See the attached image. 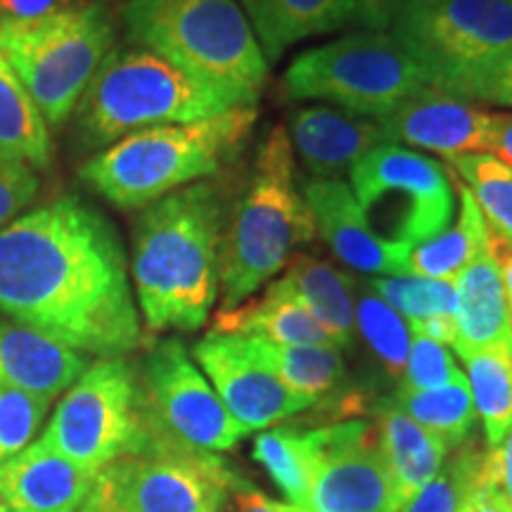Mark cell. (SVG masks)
Masks as SVG:
<instances>
[{
	"label": "cell",
	"instance_id": "1",
	"mask_svg": "<svg viewBox=\"0 0 512 512\" xmlns=\"http://www.w3.org/2000/svg\"><path fill=\"white\" fill-rule=\"evenodd\" d=\"M0 313L79 354L124 358L143 342L117 230L76 195L0 228Z\"/></svg>",
	"mask_w": 512,
	"mask_h": 512
},
{
	"label": "cell",
	"instance_id": "2",
	"mask_svg": "<svg viewBox=\"0 0 512 512\" xmlns=\"http://www.w3.org/2000/svg\"><path fill=\"white\" fill-rule=\"evenodd\" d=\"M228 207L211 181L185 185L143 214L133 230V285L150 332H192L219 297Z\"/></svg>",
	"mask_w": 512,
	"mask_h": 512
},
{
	"label": "cell",
	"instance_id": "3",
	"mask_svg": "<svg viewBox=\"0 0 512 512\" xmlns=\"http://www.w3.org/2000/svg\"><path fill=\"white\" fill-rule=\"evenodd\" d=\"M256 119L259 107L240 105L192 124L145 128L95 152L79 178L114 207H150L226 169L245 150Z\"/></svg>",
	"mask_w": 512,
	"mask_h": 512
},
{
	"label": "cell",
	"instance_id": "4",
	"mask_svg": "<svg viewBox=\"0 0 512 512\" xmlns=\"http://www.w3.org/2000/svg\"><path fill=\"white\" fill-rule=\"evenodd\" d=\"M318 230L294 183V152L283 126L259 143L254 171L228 211L221 247L219 290L235 309L290 264L294 249L311 245Z\"/></svg>",
	"mask_w": 512,
	"mask_h": 512
},
{
	"label": "cell",
	"instance_id": "5",
	"mask_svg": "<svg viewBox=\"0 0 512 512\" xmlns=\"http://www.w3.org/2000/svg\"><path fill=\"white\" fill-rule=\"evenodd\" d=\"M126 38L240 105H256L268 76L245 12L235 0H128Z\"/></svg>",
	"mask_w": 512,
	"mask_h": 512
},
{
	"label": "cell",
	"instance_id": "6",
	"mask_svg": "<svg viewBox=\"0 0 512 512\" xmlns=\"http://www.w3.org/2000/svg\"><path fill=\"white\" fill-rule=\"evenodd\" d=\"M240 107L164 57L121 48L105 57L76 105V136L86 150H105L145 128L192 124Z\"/></svg>",
	"mask_w": 512,
	"mask_h": 512
},
{
	"label": "cell",
	"instance_id": "7",
	"mask_svg": "<svg viewBox=\"0 0 512 512\" xmlns=\"http://www.w3.org/2000/svg\"><path fill=\"white\" fill-rule=\"evenodd\" d=\"M392 34L434 91L479 102L484 83L512 55V0H408Z\"/></svg>",
	"mask_w": 512,
	"mask_h": 512
},
{
	"label": "cell",
	"instance_id": "8",
	"mask_svg": "<svg viewBox=\"0 0 512 512\" xmlns=\"http://www.w3.org/2000/svg\"><path fill=\"white\" fill-rule=\"evenodd\" d=\"M112 46L110 15L98 3L34 19H0V53L48 126L72 117Z\"/></svg>",
	"mask_w": 512,
	"mask_h": 512
},
{
	"label": "cell",
	"instance_id": "9",
	"mask_svg": "<svg viewBox=\"0 0 512 512\" xmlns=\"http://www.w3.org/2000/svg\"><path fill=\"white\" fill-rule=\"evenodd\" d=\"M425 88H432L430 76L387 31L351 34L306 50L280 81L285 100H325L368 119H382Z\"/></svg>",
	"mask_w": 512,
	"mask_h": 512
},
{
	"label": "cell",
	"instance_id": "10",
	"mask_svg": "<svg viewBox=\"0 0 512 512\" xmlns=\"http://www.w3.org/2000/svg\"><path fill=\"white\" fill-rule=\"evenodd\" d=\"M136 380L145 451L216 456L249 434L226 411L178 339H164L147 351L136 368Z\"/></svg>",
	"mask_w": 512,
	"mask_h": 512
},
{
	"label": "cell",
	"instance_id": "11",
	"mask_svg": "<svg viewBox=\"0 0 512 512\" xmlns=\"http://www.w3.org/2000/svg\"><path fill=\"white\" fill-rule=\"evenodd\" d=\"M358 207L382 242L413 252L453 219V181L437 159L399 145H382L351 166Z\"/></svg>",
	"mask_w": 512,
	"mask_h": 512
},
{
	"label": "cell",
	"instance_id": "12",
	"mask_svg": "<svg viewBox=\"0 0 512 512\" xmlns=\"http://www.w3.org/2000/svg\"><path fill=\"white\" fill-rule=\"evenodd\" d=\"M41 441L91 475L121 456L143 453L136 368L126 358L88 366L57 403Z\"/></svg>",
	"mask_w": 512,
	"mask_h": 512
},
{
	"label": "cell",
	"instance_id": "13",
	"mask_svg": "<svg viewBox=\"0 0 512 512\" xmlns=\"http://www.w3.org/2000/svg\"><path fill=\"white\" fill-rule=\"evenodd\" d=\"M238 482L219 456L133 453L102 467L76 512H219Z\"/></svg>",
	"mask_w": 512,
	"mask_h": 512
},
{
	"label": "cell",
	"instance_id": "14",
	"mask_svg": "<svg viewBox=\"0 0 512 512\" xmlns=\"http://www.w3.org/2000/svg\"><path fill=\"white\" fill-rule=\"evenodd\" d=\"M309 434L313 512H401L375 425L351 420Z\"/></svg>",
	"mask_w": 512,
	"mask_h": 512
},
{
	"label": "cell",
	"instance_id": "15",
	"mask_svg": "<svg viewBox=\"0 0 512 512\" xmlns=\"http://www.w3.org/2000/svg\"><path fill=\"white\" fill-rule=\"evenodd\" d=\"M192 356L242 430H264L313 406L256 358L245 335L209 332L195 344Z\"/></svg>",
	"mask_w": 512,
	"mask_h": 512
},
{
	"label": "cell",
	"instance_id": "16",
	"mask_svg": "<svg viewBox=\"0 0 512 512\" xmlns=\"http://www.w3.org/2000/svg\"><path fill=\"white\" fill-rule=\"evenodd\" d=\"M377 121L392 145L418 147L446 157L448 162L463 155H482L489 145L491 112L434 88L403 100L396 110Z\"/></svg>",
	"mask_w": 512,
	"mask_h": 512
},
{
	"label": "cell",
	"instance_id": "17",
	"mask_svg": "<svg viewBox=\"0 0 512 512\" xmlns=\"http://www.w3.org/2000/svg\"><path fill=\"white\" fill-rule=\"evenodd\" d=\"M304 202L309 204L313 223L325 245L342 264L356 273L368 275H411V252L382 242L370 230L366 216L358 207L354 192L342 178H306L299 185Z\"/></svg>",
	"mask_w": 512,
	"mask_h": 512
},
{
	"label": "cell",
	"instance_id": "18",
	"mask_svg": "<svg viewBox=\"0 0 512 512\" xmlns=\"http://www.w3.org/2000/svg\"><path fill=\"white\" fill-rule=\"evenodd\" d=\"M287 136L292 152L316 178H339L368 152L392 145L377 119L356 117L328 105L294 110Z\"/></svg>",
	"mask_w": 512,
	"mask_h": 512
},
{
	"label": "cell",
	"instance_id": "19",
	"mask_svg": "<svg viewBox=\"0 0 512 512\" xmlns=\"http://www.w3.org/2000/svg\"><path fill=\"white\" fill-rule=\"evenodd\" d=\"M93 479L38 439L0 463V501L10 512H76Z\"/></svg>",
	"mask_w": 512,
	"mask_h": 512
},
{
	"label": "cell",
	"instance_id": "20",
	"mask_svg": "<svg viewBox=\"0 0 512 512\" xmlns=\"http://www.w3.org/2000/svg\"><path fill=\"white\" fill-rule=\"evenodd\" d=\"M88 368L86 356L41 332L0 318V389H27L55 399Z\"/></svg>",
	"mask_w": 512,
	"mask_h": 512
},
{
	"label": "cell",
	"instance_id": "21",
	"mask_svg": "<svg viewBox=\"0 0 512 512\" xmlns=\"http://www.w3.org/2000/svg\"><path fill=\"white\" fill-rule=\"evenodd\" d=\"M453 287L458 328L453 349L512 347V320L494 242H489L453 280Z\"/></svg>",
	"mask_w": 512,
	"mask_h": 512
},
{
	"label": "cell",
	"instance_id": "22",
	"mask_svg": "<svg viewBox=\"0 0 512 512\" xmlns=\"http://www.w3.org/2000/svg\"><path fill=\"white\" fill-rule=\"evenodd\" d=\"M211 332L223 335L264 337L275 344L297 347H335L318 320L297 302V297L278 278L266 285L259 297H249L235 309H221Z\"/></svg>",
	"mask_w": 512,
	"mask_h": 512
},
{
	"label": "cell",
	"instance_id": "23",
	"mask_svg": "<svg viewBox=\"0 0 512 512\" xmlns=\"http://www.w3.org/2000/svg\"><path fill=\"white\" fill-rule=\"evenodd\" d=\"M375 427L401 510L439 475L448 448L392 401L375 406Z\"/></svg>",
	"mask_w": 512,
	"mask_h": 512
},
{
	"label": "cell",
	"instance_id": "24",
	"mask_svg": "<svg viewBox=\"0 0 512 512\" xmlns=\"http://www.w3.org/2000/svg\"><path fill=\"white\" fill-rule=\"evenodd\" d=\"M278 280L318 320V325L328 332L337 349L354 344V278H347L316 256L299 254L290 259Z\"/></svg>",
	"mask_w": 512,
	"mask_h": 512
},
{
	"label": "cell",
	"instance_id": "25",
	"mask_svg": "<svg viewBox=\"0 0 512 512\" xmlns=\"http://www.w3.org/2000/svg\"><path fill=\"white\" fill-rule=\"evenodd\" d=\"M266 62L309 36L342 29V0H240Z\"/></svg>",
	"mask_w": 512,
	"mask_h": 512
},
{
	"label": "cell",
	"instance_id": "26",
	"mask_svg": "<svg viewBox=\"0 0 512 512\" xmlns=\"http://www.w3.org/2000/svg\"><path fill=\"white\" fill-rule=\"evenodd\" d=\"M458 195V219L448 223L434 238L413 247L411 259H408V273L411 275L453 283L491 242L482 211H479L472 192L465 188V183H458Z\"/></svg>",
	"mask_w": 512,
	"mask_h": 512
},
{
	"label": "cell",
	"instance_id": "27",
	"mask_svg": "<svg viewBox=\"0 0 512 512\" xmlns=\"http://www.w3.org/2000/svg\"><path fill=\"white\" fill-rule=\"evenodd\" d=\"M0 152L31 169H48L53 159L50 128L15 69L0 53Z\"/></svg>",
	"mask_w": 512,
	"mask_h": 512
},
{
	"label": "cell",
	"instance_id": "28",
	"mask_svg": "<svg viewBox=\"0 0 512 512\" xmlns=\"http://www.w3.org/2000/svg\"><path fill=\"white\" fill-rule=\"evenodd\" d=\"M467 368L475 411L494 448L512 430V347L456 351Z\"/></svg>",
	"mask_w": 512,
	"mask_h": 512
},
{
	"label": "cell",
	"instance_id": "29",
	"mask_svg": "<svg viewBox=\"0 0 512 512\" xmlns=\"http://www.w3.org/2000/svg\"><path fill=\"white\" fill-rule=\"evenodd\" d=\"M249 347L271 368L280 382L292 392L306 396L313 403L335 392L344 377V361L337 347H297V344H275L264 337H247Z\"/></svg>",
	"mask_w": 512,
	"mask_h": 512
},
{
	"label": "cell",
	"instance_id": "30",
	"mask_svg": "<svg viewBox=\"0 0 512 512\" xmlns=\"http://www.w3.org/2000/svg\"><path fill=\"white\" fill-rule=\"evenodd\" d=\"M394 403L418 425L432 432L446 448H458L470 437L477 420L467 377L427 392H403L399 389Z\"/></svg>",
	"mask_w": 512,
	"mask_h": 512
},
{
	"label": "cell",
	"instance_id": "31",
	"mask_svg": "<svg viewBox=\"0 0 512 512\" xmlns=\"http://www.w3.org/2000/svg\"><path fill=\"white\" fill-rule=\"evenodd\" d=\"M453 171L463 176L465 188L472 192L489 238L496 249H512V169L486 155H463L451 159Z\"/></svg>",
	"mask_w": 512,
	"mask_h": 512
},
{
	"label": "cell",
	"instance_id": "32",
	"mask_svg": "<svg viewBox=\"0 0 512 512\" xmlns=\"http://www.w3.org/2000/svg\"><path fill=\"white\" fill-rule=\"evenodd\" d=\"M254 458L266 467L278 489L294 505L311 510L313 446L309 432L280 427L259 434L254 441Z\"/></svg>",
	"mask_w": 512,
	"mask_h": 512
},
{
	"label": "cell",
	"instance_id": "33",
	"mask_svg": "<svg viewBox=\"0 0 512 512\" xmlns=\"http://www.w3.org/2000/svg\"><path fill=\"white\" fill-rule=\"evenodd\" d=\"M354 311H356V330L366 339L370 351L382 363L389 377L401 380L406 370L408 351H411V328L387 302H382L377 294L366 285L354 280Z\"/></svg>",
	"mask_w": 512,
	"mask_h": 512
},
{
	"label": "cell",
	"instance_id": "34",
	"mask_svg": "<svg viewBox=\"0 0 512 512\" xmlns=\"http://www.w3.org/2000/svg\"><path fill=\"white\" fill-rule=\"evenodd\" d=\"M368 287L382 302L401 313L408 325L439 316L456 318V287L446 280L392 275V278H373Z\"/></svg>",
	"mask_w": 512,
	"mask_h": 512
},
{
	"label": "cell",
	"instance_id": "35",
	"mask_svg": "<svg viewBox=\"0 0 512 512\" xmlns=\"http://www.w3.org/2000/svg\"><path fill=\"white\" fill-rule=\"evenodd\" d=\"M484 451L475 444H460L444 470L432 479L401 512H460L467 494L475 486Z\"/></svg>",
	"mask_w": 512,
	"mask_h": 512
},
{
	"label": "cell",
	"instance_id": "36",
	"mask_svg": "<svg viewBox=\"0 0 512 512\" xmlns=\"http://www.w3.org/2000/svg\"><path fill=\"white\" fill-rule=\"evenodd\" d=\"M53 399L27 389H0V463L36 441Z\"/></svg>",
	"mask_w": 512,
	"mask_h": 512
},
{
	"label": "cell",
	"instance_id": "37",
	"mask_svg": "<svg viewBox=\"0 0 512 512\" xmlns=\"http://www.w3.org/2000/svg\"><path fill=\"white\" fill-rule=\"evenodd\" d=\"M460 377H465V373L456 366V358L444 344L411 332V351H408L399 389L403 392H427V389L446 387Z\"/></svg>",
	"mask_w": 512,
	"mask_h": 512
},
{
	"label": "cell",
	"instance_id": "38",
	"mask_svg": "<svg viewBox=\"0 0 512 512\" xmlns=\"http://www.w3.org/2000/svg\"><path fill=\"white\" fill-rule=\"evenodd\" d=\"M38 176L29 164L0 152V228H5L34 202Z\"/></svg>",
	"mask_w": 512,
	"mask_h": 512
},
{
	"label": "cell",
	"instance_id": "39",
	"mask_svg": "<svg viewBox=\"0 0 512 512\" xmlns=\"http://www.w3.org/2000/svg\"><path fill=\"white\" fill-rule=\"evenodd\" d=\"M408 0H342L344 22L368 31L392 29Z\"/></svg>",
	"mask_w": 512,
	"mask_h": 512
},
{
	"label": "cell",
	"instance_id": "40",
	"mask_svg": "<svg viewBox=\"0 0 512 512\" xmlns=\"http://www.w3.org/2000/svg\"><path fill=\"white\" fill-rule=\"evenodd\" d=\"M219 512H311L299 508V505H290V503H278L266 498L261 491H256L249 486L245 479H240L238 484L233 486L226 503Z\"/></svg>",
	"mask_w": 512,
	"mask_h": 512
},
{
	"label": "cell",
	"instance_id": "41",
	"mask_svg": "<svg viewBox=\"0 0 512 512\" xmlns=\"http://www.w3.org/2000/svg\"><path fill=\"white\" fill-rule=\"evenodd\" d=\"M86 0H0V19H34L74 10Z\"/></svg>",
	"mask_w": 512,
	"mask_h": 512
},
{
	"label": "cell",
	"instance_id": "42",
	"mask_svg": "<svg viewBox=\"0 0 512 512\" xmlns=\"http://www.w3.org/2000/svg\"><path fill=\"white\" fill-rule=\"evenodd\" d=\"M484 465L491 479L501 486L505 494L512 496V430L505 434L501 444L484 453Z\"/></svg>",
	"mask_w": 512,
	"mask_h": 512
},
{
	"label": "cell",
	"instance_id": "43",
	"mask_svg": "<svg viewBox=\"0 0 512 512\" xmlns=\"http://www.w3.org/2000/svg\"><path fill=\"white\" fill-rule=\"evenodd\" d=\"M486 155L496 157L498 162L508 164L512 169V114L491 112V131Z\"/></svg>",
	"mask_w": 512,
	"mask_h": 512
},
{
	"label": "cell",
	"instance_id": "44",
	"mask_svg": "<svg viewBox=\"0 0 512 512\" xmlns=\"http://www.w3.org/2000/svg\"><path fill=\"white\" fill-rule=\"evenodd\" d=\"M479 102L512 107V55L484 83L482 93H479Z\"/></svg>",
	"mask_w": 512,
	"mask_h": 512
},
{
	"label": "cell",
	"instance_id": "45",
	"mask_svg": "<svg viewBox=\"0 0 512 512\" xmlns=\"http://www.w3.org/2000/svg\"><path fill=\"white\" fill-rule=\"evenodd\" d=\"M496 259H498V268H501L505 297H508V309H510V320H512V249H496Z\"/></svg>",
	"mask_w": 512,
	"mask_h": 512
},
{
	"label": "cell",
	"instance_id": "46",
	"mask_svg": "<svg viewBox=\"0 0 512 512\" xmlns=\"http://www.w3.org/2000/svg\"><path fill=\"white\" fill-rule=\"evenodd\" d=\"M508 496V494H505ZM508 508H510V512H512V496H508Z\"/></svg>",
	"mask_w": 512,
	"mask_h": 512
},
{
	"label": "cell",
	"instance_id": "47",
	"mask_svg": "<svg viewBox=\"0 0 512 512\" xmlns=\"http://www.w3.org/2000/svg\"><path fill=\"white\" fill-rule=\"evenodd\" d=\"M8 512H10V510H8Z\"/></svg>",
	"mask_w": 512,
	"mask_h": 512
}]
</instances>
